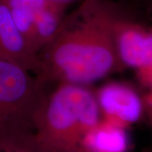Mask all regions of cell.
Wrapping results in <instances>:
<instances>
[{"label":"cell","mask_w":152,"mask_h":152,"mask_svg":"<svg viewBox=\"0 0 152 152\" xmlns=\"http://www.w3.org/2000/svg\"><path fill=\"white\" fill-rule=\"evenodd\" d=\"M113 0H81L66 15L53 41L39 53L48 85L92 86L125 69L113 36Z\"/></svg>","instance_id":"1"},{"label":"cell","mask_w":152,"mask_h":152,"mask_svg":"<svg viewBox=\"0 0 152 152\" xmlns=\"http://www.w3.org/2000/svg\"><path fill=\"white\" fill-rule=\"evenodd\" d=\"M102 120L92 86L58 83L33 120V134L45 152H83L84 136Z\"/></svg>","instance_id":"2"},{"label":"cell","mask_w":152,"mask_h":152,"mask_svg":"<svg viewBox=\"0 0 152 152\" xmlns=\"http://www.w3.org/2000/svg\"><path fill=\"white\" fill-rule=\"evenodd\" d=\"M48 86L26 69L0 59V125L15 124L33 130L34 117Z\"/></svg>","instance_id":"3"},{"label":"cell","mask_w":152,"mask_h":152,"mask_svg":"<svg viewBox=\"0 0 152 152\" xmlns=\"http://www.w3.org/2000/svg\"><path fill=\"white\" fill-rule=\"evenodd\" d=\"M113 36L120 61L137 72L145 87L152 81V26L120 0H113Z\"/></svg>","instance_id":"4"},{"label":"cell","mask_w":152,"mask_h":152,"mask_svg":"<svg viewBox=\"0 0 152 152\" xmlns=\"http://www.w3.org/2000/svg\"><path fill=\"white\" fill-rule=\"evenodd\" d=\"M102 118L128 128L145 113L143 96L125 82H106L94 89Z\"/></svg>","instance_id":"5"},{"label":"cell","mask_w":152,"mask_h":152,"mask_svg":"<svg viewBox=\"0 0 152 152\" xmlns=\"http://www.w3.org/2000/svg\"><path fill=\"white\" fill-rule=\"evenodd\" d=\"M0 59L19 64L39 76L41 61L19 31L5 0H0Z\"/></svg>","instance_id":"6"},{"label":"cell","mask_w":152,"mask_h":152,"mask_svg":"<svg viewBox=\"0 0 152 152\" xmlns=\"http://www.w3.org/2000/svg\"><path fill=\"white\" fill-rule=\"evenodd\" d=\"M126 128L107 120H102L84 136L83 152H126L129 137Z\"/></svg>","instance_id":"7"},{"label":"cell","mask_w":152,"mask_h":152,"mask_svg":"<svg viewBox=\"0 0 152 152\" xmlns=\"http://www.w3.org/2000/svg\"><path fill=\"white\" fill-rule=\"evenodd\" d=\"M68 6L52 1L34 15L35 43L38 54L58 35L67 15L66 10Z\"/></svg>","instance_id":"8"},{"label":"cell","mask_w":152,"mask_h":152,"mask_svg":"<svg viewBox=\"0 0 152 152\" xmlns=\"http://www.w3.org/2000/svg\"><path fill=\"white\" fill-rule=\"evenodd\" d=\"M0 152H45L33 130L15 124L0 125Z\"/></svg>","instance_id":"9"},{"label":"cell","mask_w":152,"mask_h":152,"mask_svg":"<svg viewBox=\"0 0 152 152\" xmlns=\"http://www.w3.org/2000/svg\"><path fill=\"white\" fill-rule=\"evenodd\" d=\"M143 17L152 15V0H120Z\"/></svg>","instance_id":"10"},{"label":"cell","mask_w":152,"mask_h":152,"mask_svg":"<svg viewBox=\"0 0 152 152\" xmlns=\"http://www.w3.org/2000/svg\"><path fill=\"white\" fill-rule=\"evenodd\" d=\"M145 87L148 89V91L145 96H143L145 113H146L152 129V82Z\"/></svg>","instance_id":"11"},{"label":"cell","mask_w":152,"mask_h":152,"mask_svg":"<svg viewBox=\"0 0 152 152\" xmlns=\"http://www.w3.org/2000/svg\"><path fill=\"white\" fill-rule=\"evenodd\" d=\"M53 1L58 2V3H62V4H67V5H69L70 4L74 3V2H76V1H81V0H53Z\"/></svg>","instance_id":"12"}]
</instances>
